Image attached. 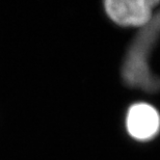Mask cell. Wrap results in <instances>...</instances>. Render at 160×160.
<instances>
[{
	"label": "cell",
	"mask_w": 160,
	"mask_h": 160,
	"mask_svg": "<svg viewBox=\"0 0 160 160\" xmlns=\"http://www.w3.org/2000/svg\"><path fill=\"white\" fill-rule=\"evenodd\" d=\"M158 1L151 0H118L104 3L105 12L114 23L126 27H142L151 22Z\"/></svg>",
	"instance_id": "obj_1"
},
{
	"label": "cell",
	"mask_w": 160,
	"mask_h": 160,
	"mask_svg": "<svg viewBox=\"0 0 160 160\" xmlns=\"http://www.w3.org/2000/svg\"><path fill=\"white\" fill-rule=\"evenodd\" d=\"M126 128L131 137L139 142H147L160 131V116L152 105L136 103L127 112Z\"/></svg>",
	"instance_id": "obj_2"
}]
</instances>
